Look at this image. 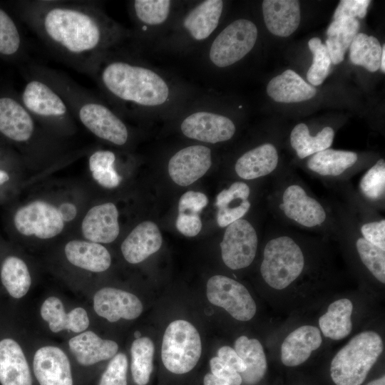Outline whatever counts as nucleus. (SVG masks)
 <instances>
[{"label": "nucleus", "instance_id": "nucleus-12", "mask_svg": "<svg viewBox=\"0 0 385 385\" xmlns=\"http://www.w3.org/2000/svg\"><path fill=\"white\" fill-rule=\"evenodd\" d=\"M14 222L19 233L40 239L52 238L60 234L64 227L58 208L41 200L20 207L14 215Z\"/></svg>", "mask_w": 385, "mask_h": 385}, {"label": "nucleus", "instance_id": "nucleus-19", "mask_svg": "<svg viewBox=\"0 0 385 385\" xmlns=\"http://www.w3.org/2000/svg\"><path fill=\"white\" fill-rule=\"evenodd\" d=\"M279 155L274 145L266 143L242 155L235 164L236 175L244 180H252L274 175Z\"/></svg>", "mask_w": 385, "mask_h": 385}, {"label": "nucleus", "instance_id": "nucleus-2", "mask_svg": "<svg viewBox=\"0 0 385 385\" xmlns=\"http://www.w3.org/2000/svg\"><path fill=\"white\" fill-rule=\"evenodd\" d=\"M269 201L273 216L283 225L339 239V224L329 202L315 196L296 174H274Z\"/></svg>", "mask_w": 385, "mask_h": 385}, {"label": "nucleus", "instance_id": "nucleus-45", "mask_svg": "<svg viewBox=\"0 0 385 385\" xmlns=\"http://www.w3.org/2000/svg\"><path fill=\"white\" fill-rule=\"evenodd\" d=\"M207 203L208 199L204 193L188 191L179 200L178 213L199 214Z\"/></svg>", "mask_w": 385, "mask_h": 385}, {"label": "nucleus", "instance_id": "nucleus-13", "mask_svg": "<svg viewBox=\"0 0 385 385\" xmlns=\"http://www.w3.org/2000/svg\"><path fill=\"white\" fill-rule=\"evenodd\" d=\"M180 128L186 137L210 143L230 140L236 129L227 117L205 111L190 115L184 119Z\"/></svg>", "mask_w": 385, "mask_h": 385}, {"label": "nucleus", "instance_id": "nucleus-18", "mask_svg": "<svg viewBox=\"0 0 385 385\" xmlns=\"http://www.w3.org/2000/svg\"><path fill=\"white\" fill-rule=\"evenodd\" d=\"M81 230L83 236L91 242H113L120 231L116 206L112 202H106L91 207L82 221Z\"/></svg>", "mask_w": 385, "mask_h": 385}, {"label": "nucleus", "instance_id": "nucleus-36", "mask_svg": "<svg viewBox=\"0 0 385 385\" xmlns=\"http://www.w3.org/2000/svg\"><path fill=\"white\" fill-rule=\"evenodd\" d=\"M1 279L9 294L16 299L24 297L31 284L26 263L14 256L8 257L4 261L1 269Z\"/></svg>", "mask_w": 385, "mask_h": 385}, {"label": "nucleus", "instance_id": "nucleus-50", "mask_svg": "<svg viewBox=\"0 0 385 385\" xmlns=\"http://www.w3.org/2000/svg\"><path fill=\"white\" fill-rule=\"evenodd\" d=\"M63 222H69L75 218L77 214L76 207L71 202H63L58 208Z\"/></svg>", "mask_w": 385, "mask_h": 385}, {"label": "nucleus", "instance_id": "nucleus-9", "mask_svg": "<svg viewBox=\"0 0 385 385\" xmlns=\"http://www.w3.org/2000/svg\"><path fill=\"white\" fill-rule=\"evenodd\" d=\"M258 242L257 230L249 220L241 218L230 224L220 244L224 264L232 270L249 267L256 257Z\"/></svg>", "mask_w": 385, "mask_h": 385}, {"label": "nucleus", "instance_id": "nucleus-1", "mask_svg": "<svg viewBox=\"0 0 385 385\" xmlns=\"http://www.w3.org/2000/svg\"><path fill=\"white\" fill-rule=\"evenodd\" d=\"M26 4V21L51 51L78 71L92 75L114 35L100 10L90 1H31Z\"/></svg>", "mask_w": 385, "mask_h": 385}, {"label": "nucleus", "instance_id": "nucleus-11", "mask_svg": "<svg viewBox=\"0 0 385 385\" xmlns=\"http://www.w3.org/2000/svg\"><path fill=\"white\" fill-rule=\"evenodd\" d=\"M339 227V239L350 242L359 260L379 283H385V250L365 240L359 232L350 214L342 204L334 207Z\"/></svg>", "mask_w": 385, "mask_h": 385}, {"label": "nucleus", "instance_id": "nucleus-21", "mask_svg": "<svg viewBox=\"0 0 385 385\" xmlns=\"http://www.w3.org/2000/svg\"><path fill=\"white\" fill-rule=\"evenodd\" d=\"M35 130L34 117L22 103L10 97L0 98V133L16 142L31 140Z\"/></svg>", "mask_w": 385, "mask_h": 385}, {"label": "nucleus", "instance_id": "nucleus-41", "mask_svg": "<svg viewBox=\"0 0 385 385\" xmlns=\"http://www.w3.org/2000/svg\"><path fill=\"white\" fill-rule=\"evenodd\" d=\"M19 31L10 16L0 9V53L11 56L16 53L21 47Z\"/></svg>", "mask_w": 385, "mask_h": 385}, {"label": "nucleus", "instance_id": "nucleus-3", "mask_svg": "<svg viewBox=\"0 0 385 385\" xmlns=\"http://www.w3.org/2000/svg\"><path fill=\"white\" fill-rule=\"evenodd\" d=\"M271 233L263 248L260 272L268 287L282 290L304 274L308 263L304 248L308 236L284 225L276 226Z\"/></svg>", "mask_w": 385, "mask_h": 385}, {"label": "nucleus", "instance_id": "nucleus-4", "mask_svg": "<svg viewBox=\"0 0 385 385\" xmlns=\"http://www.w3.org/2000/svg\"><path fill=\"white\" fill-rule=\"evenodd\" d=\"M91 76L98 77L103 88L118 100L144 106L165 102L169 88L154 71L123 61L98 66Z\"/></svg>", "mask_w": 385, "mask_h": 385}, {"label": "nucleus", "instance_id": "nucleus-30", "mask_svg": "<svg viewBox=\"0 0 385 385\" xmlns=\"http://www.w3.org/2000/svg\"><path fill=\"white\" fill-rule=\"evenodd\" d=\"M234 349L246 366L240 374L242 382L247 385L259 383L267 370V358L260 342L240 336L235 342Z\"/></svg>", "mask_w": 385, "mask_h": 385}, {"label": "nucleus", "instance_id": "nucleus-28", "mask_svg": "<svg viewBox=\"0 0 385 385\" xmlns=\"http://www.w3.org/2000/svg\"><path fill=\"white\" fill-rule=\"evenodd\" d=\"M267 93L280 103H297L313 98L316 88L292 70H286L274 77L267 84Z\"/></svg>", "mask_w": 385, "mask_h": 385}, {"label": "nucleus", "instance_id": "nucleus-5", "mask_svg": "<svg viewBox=\"0 0 385 385\" xmlns=\"http://www.w3.org/2000/svg\"><path fill=\"white\" fill-rule=\"evenodd\" d=\"M384 350L381 336L367 330L352 337L333 357L330 375L336 385H361Z\"/></svg>", "mask_w": 385, "mask_h": 385}, {"label": "nucleus", "instance_id": "nucleus-24", "mask_svg": "<svg viewBox=\"0 0 385 385\" xmlns=\"http://www.w3.org/2000/svg\"><path fill=\"white\" fill-rule=\"evenodd\" d=\"M262 13L267 29L275 36H290L300 23L299 1L265 0L262 1Z\"/></svg>", "mask_w": 385, "mask_h": 385}, {"label": "nucleus", "instance_id": "nucleus-22", "mask_svg": "<svg viewBox=\"0 0 385 385\" xmlns=\"http://www.w3.org/2000/svg\"><path fill=\"white\" fill-rule=\"evenodd\" d=\"M163 243L162 235L157 225L144 221L138 225L121 245V252L130 264L144 261L158 252Z\"/></svg>", "mask_w": 385, "mask_h": 385}, {"label": "nucleus", "instance_id": "nucleus-23", "mask_svg": "<svg viewBox=\"0 0 385 385\" xmlns=\"http://www.w3.org/2000/svg\"><path fill=\"white\" fill-rule=\"evenodd\" d=\"M251 188L244 181L234 182L216 196L217 208L216 219L220 227H226L233 222L243 218L251 208Z\"/></svg>", "mask_w": 385, "mask_h": 385}, {"label": "nucleus", "instance_id": "nucleus-37", "mask_svg": "<svg viewBox=\"0 0 385 385\" xmlns=\"http://www.w3.org/2000/svg\"><path fill=\"white\" fill-rule=\"evenodd\" d=\"M382 48L373 36L358 33L349 46V58L352 63L364 67L370 72L380 68Z\"/></svg>", "mask_w": 385, "mask_h": 385}, {"label": "nucleus", "instance_id": "nucleus-42", "mask_svg": "<svg viewBox=\"0 0 385 385\" xmlns=\"http://www.w3.org/2000/svg\"><path fill=\"white\" fill-rule=\"evenodd\" d=\"M128 359L123 353L116 354L101 376L98 385H127Z\"/></svg>", "mask_w": 385, "mask_h": 385}, {"label": "nucleus", "instance_id": "nucleus-44", "mask_svg": "<svg viewBox=\"0 0 385 385\" xmlns=\"http://www.w3.org/2000/svg\"><path fill=\"white\" fill-rule=\"evenodd\" d=\"M371 3L369 0H342L334 14V20L343 18L363 19Z\"/></svg>", "mask_w": 385, "mask_h": 385}, {"label": "nucleus", "instance_id": "nucleus-20", "mask_svg": "<svg viewBox=\"0 0 385 385\" xmlns=\"http://www.w3.org/2000/svg\"><path fill=\"white\" fill-rule=\"evenodd\" d=\"M322 342L321 332L313 325H302L290 332L280 349L281 361L286 366H297L304 363L312 351Z\"/></svg>", "mask_w": 385, "mask_h": 385}, {"label": "nucleus", "instance_id": "nucleus-48", "mask_svg": "<svg viewBox=\"0 0 385 385\" xmlns=\"http://www.w3.org/2000/svg\"><path fill=\"white\" fill-rule=\"evenodd\" d=\"M91 173L96 181L106 188H114L121 181V177L115 171L113 166L94 170Z\"/></svg>", "mask_w": 385, "mask_h": 385}, {"label": "nucleus", "instance_id": "nucleus-38", "mask_svg": "<svg viewBox=\"0 0 385 385\" xmlns=\"http://www.w3.org/2000/svg\"><path fill=\"white\" fill-rule=\"evenodd\" d=\"M131 373L137 385H146L153 371L154 344L146 337L136 339L132 344Z\"/></svg>", "mask_w": 385, "mask_h": 385}, {"label": "nucleus", "instance_id": "nucleus-15", "mask_svg": "<svg viewBox=\"0 0 385 385\" xmlns=\"http://www.w3.org/2000/svg\"><path fill=\"white\" fill-rule=\"evenodd\" d=\"M93 309L98 316L110 322H115L120 319H136L143 312V304L132 293L113 287H104L95 294Z\"/></svg>", "mask_w": 385, "mask_h": 385}, {"label": "nucleus", "instance_id": "nucleus-16", "mask_svg": "<svg viewBox=\"0 0 385 385\" xmlns=\"http://www.w3.org/2000/svg\"><path fill=\"white\" fill-rule=\"evenodd\" d=\"M358 161L355 152L329 148L308 157L306 168L324 180L342 183L352 175L350 171Z\"/></svg>", "mask_w": 385, "mask_h": 385}, {"label": "nucleus", "instance_id": "nucleus-14", "mask_svg": "<svg viewBox=\"0 0 385 385\" xmlns=\"http://www.w3.org/2000/svg\"><path fill=\"white\" fill-rule=\"evenodd\" d=\"M210 149L191 145L177 152L169 160L168 173L174 183L188 186L203 176L211 166Z\"/></svg>", "mask_w": 385, "mask_h": 385}, {"label": "nucleus", "instance_id": "nucleus-35", "mask_svg": "<svg viewBox=\"0 0 385 385\" xmlns=\"http://www.w3.org/2000/svg\"><path fill=\"white\" fill-rule=\"evenodd\" d=\"M359 196L376 210L384 208L385 203V160L379 159L369 168L358 183Z\"/></svg>", "mask_w": 385, "mask_h": 385}, {"label": "nucleus", "instance_id": "nucleus-55", "mask_svg": "<svg viewBox=\"0 0 385 385\" xmlns=\"http://www.w3.org/2000/svg\"><path fill=\"white\" fill-rule=\"evenodd\" d=\"M134 337H135V339H136L140 338V337H141V334H140V332L139 331H135V332H134Z\"/></svg>", "mask_w": 385, "mask_h": 385}, {"label": "nucleus", "instance_id": "nucleus-26", "mask_svg": "<svg viewBox=\"0 0 385 385\" xmlns=\"http://www.w3.org/2000/svg\"><path fill=\"white\" fill-rule=\"evenodd\" d=\"M68 346L77 361L84 366L112 359L118 349L115 342L103 339L92 331L82 332L71 338Z\"/></svg>", "mask_w": 385, "mask_h": 385}, {"label": "nucleus", "instance_id": "nucleus-31", "mask_svg": "<svg viewBox=\"0 0 385 385\" xmlns=\"http://www.w3.org/2000/svg\"><path fill=\"white\" fill-rule=\"evenodd\" d=\"M353 303L347 298H342L331 303L327 312L319 319V330L332 340H341L350 334L353 324L351 314Z\"/></svg>", "mask_w": 385, "mask_h": 385}, {"label": "nucleus", "instance_id": "nucleus-17", "mask_svg": "<svg viewBox=\"0 0 385 385\" xmlns=\"http://www.w3.org/2000/svg\"><path fill=\"white\" fill-rule=\"evenodd\" d=\"M33 366L40 385H73L69 359L58 347L38 349L34 356Z\"/></svg>", "mask_w": 385, "mask_h": 385}, {"label": "nucleus", "instance_id": "nucleus-6", "mask_svg": "<svg viewBox=\"0 0 385 385\" xmlns=\"http://www.w3.org/2000/svg\"><path fill=\"white\" fill-rule=\"evenodd\" d=\"M202 343L196 328L189 322L177 319L169 324L163 338L161 358L170 372L183 374L198 362Z\"/></svg>", "mask_w": 385, "mask_h": 385}, {"label": "nucleus", "instance_id": "nucleus-39", "mask_svg": "<svg viewBox=\"0 0 385 385\" xmlns=\"http://www.w3.org/2000/svg\"><path fill=\"white\" fill-rule=\"evenodd\" d=\"M308 46L313 54V63L308 69L307 78L311 84L319 86L330 72L331 58L326 46L319 38H311Z\"/></svg>", "mask_w": 385, "mask_h": 385}, {"label": "nucleus", "instance_id": "nucleus-25", "mask_svg": "<svg viewBox=\"0 0 385 385\" xmlns=\"http://www.w3.org/2000/svg\"><path fill=\"white\" fill-rule=\"evenodd\" d=\"M1 385H32L30 369L19 344L11 339L0 342Z\"/></svg>", "mask_w": 385, "mask_h": 385}, {"label": "nucleus", "instance_id": "nucleus-46", "mask_svg": "<svg viewBox=\"0 0 385 385\" xmlns=\"http://www.w3.org/2000/svg\"><path fill=\"white\" fill-rule=\"evenodd\" d=\"M210 366L212 374L225 381L230 385H240L242 383L240 373L225 364L217 356L212 357L210 359Z\"/></svg>", "mask_w": 385, "mask_h": 385}, {"label": "nucleus", "instance_id": "nucleus-47", "mask_svg": "<svg viewBox=\"0 0 385 385\" xmlns=\"http://www.w3.org/2000/svg\"><path fill=\"white\" fill-rule=\"evenodd\" d=\"M177 230L186 237L196 236L202 229V221L198 214L180 212L175 221Z\"/></svg>", "mask_w": 385, "mask_h": 385}, {"label": "nucleus", "instance_id": "nucleus-29", "mask_svg": "<svg viewBox=\"0 0 385 385\" xmlns=\"http://www.w3.org/2000/svg\"><path fill=\"white\" fill-rule=\"evenodd\" d=\"M65 254L72 265L93 272L106 271L111 263L107 249L91 241H70L65 246Z\"/></svg>", "mask_w": 385, "mask_h": 385}, {"label": "nucleus", "instance_id": "nucleus-52", "mask_svg": "<svg viewBox=\"0 0 385 385\" xmlns=\"http://www.w3.org/2000/svg\"><path fill=\"white\" fill-rule=\"evenodd\" d=\"M381 48H382V52H381V56L380 59V68L381 69V71L384 73L385 72V45L383 44Z\"/></svg>", "mask_w": 385, "mask_h": 385}, {"label": "nucleus", "instance_id": "nucleus-53", "mask_svg": "<svg viewBox=\"0 0 385 385\" xmlns=\"http://www.w3.org/2000/svg\"><path fill=\"white\" fill-rule=\"evenodd\" d=\"M366 385H385V376L383 375L379 379L369 382Z\"/></svg>", "mask_w": 385, "mask_h": 385}, {"label": "nucleus", "instance_id": "nucleus-27", "mask_svg": "<svg viewBox=\"0 0 385 385\" xmlns=\"http://www.w3.org/2000/svg\"><path fill=\"white\" fill-rule=\"evenodd\" d=\"M41 316L48 323L49 329L54 333L63 329L80 333L89 325V318L83 308L76 307L66 314L62 302L56 297H49L43 302Z\"/></svg>", "mask_w": 385, "mask_h": 385}, {"label": "nucleus", "instance_id": "nucleus-40", "mask_svg": "<svg viewBox=\"0 0 385 385\" xmlns=\"http://www.w3.org/2000/svg\"><path fill=\"white\" fill-rule=\"evenodd\" d=\"M170 1L168 0H136L133 8L137 18L148 25H157L164 22L170 12Z\"/></svg>", "mask_w": 385, "mask_h": 385}, {"label": "nucleus", "instance_id": "nucleus-34", "mask_svg": "<svg viewBox=\"0 0 385 385\" xmlns=\"http://www.w3.org/2000/svg\"><path fill=\"white\" fill-rule=\"evenodd\" d=\"M359 27L358 19L354 18L339 19L330 24L324 45L332 63L338 64L344 60V54L358 34Z\"/></svg>", "mask_w": 385, "mask_h": 385}, {"label": "nucleus", "instance_id": "nucleus-7", "mask_svg": "<svg viewBox=\"0 0 385 385\" xmlns=\"http://www.w3.org/2000/svg\"><path fill=\"white\" fill-rule=\"evenodd\" d=\"M257 29L247 19H237L226 26L215 38L210 59L217 67L230 66L242 59L255 46Z\"/></svg>", "mask_w": 385, "mask_h": 385}, {"label": "nucleus", "instance_id": "nucleus-10", "mask_svg": "<svg viewBox=\"0 0 385 385\" xmlns=\"http://www.w3.org/2000/svg\"><path fill=\"white\" fill-rule=\"evenodd\" d=\"M21 95V103L34 118L66 121L72 114L62 97L46 81L33 75Z\"/></svg>", "mask_w": 385, "mask_h": 385}, {"label": "nucleus", "instance_id": "nucleus-33", "mask_svg": "<svg viewBox=\"0 0 385 385\" xmlns=\"http://www.w3.org/2000/svg\"><path fill=\"white\" fill-rule=\"evenodd\" d=\"M335 132L332 127L323 128L315 135H310L308 126L303 123L296 125L289 135L291 147L299 159H304L329 148Z\"/></svg>", "mask_w": 385, "mask_h": 385}, {"label": "nucleus", "instance_id": "nucleus-43", "mask_svg": "<svg viewBox=\"0 0 385 385\" xmlns=\"http://www.w3.org/2000/svg\"><path fill=\"white\" fill-rule=\"evenodd\" d=\"M351 217L359 234L365 240L379 248L385 250V219L384 217L381 216L363 223L356 222L351 215Z\"/></svg>", "mask_w": 385, "mask_h": 385}, {"label": "nucleus", "instance_id": "nucleus-8", "mask_svg": "<svg viewBox=\"0 0 385 385\" xmlns=\"http://www.w3.org/2000/svg\"><path fill=\"white\" fill-rule=\"evenodd\" d=\"M207 297L211 304L223 308L238 321H249L257 312L256 303L247 289L225 275H215L208 279Z\"/></svg>", "mask_w": 385, "mask_h": 385}, {"label": "nucleus", "instance_id": "nucleus-32", "mask_svg": "<svg viewBox=\"0 0 385 385\" xmlns=\"http://www.w3.org/2000/svg\"><path fill=\"white\" fill-rule=\"evenodd\" d=\"M223 1L207 0L193 9L184 20V26L195 40L207 38L216 29L222 11Z\"/></svg>", "mask_w": 385, "mask_h": 385}, {"label": "nucleus", "instance_id": "nucleus-51", "mask_svg": "<svg viewBox=\"0 0 385 385\" xmlns=\"http://www.w3.org/2000/svg\"><path fill=\"white\" fill-rule=\"evenodd\" d=\"M204 385H230L225 381L220 379L212 374H207L203 379Z\"/></svg>", "mask_w": 385, "mask_h": 385}, {"label": "nucleus", "instance_id": "nucleus-49", "mask_svg": "<svg viewBox=\"0 0 385 385\" xmlns=\"http://www.w3.org/2000/svg\"><path fill=\"white\" fill-rule=\"evenodd\" d=\"M217 357L240 374L246 369L244 362L235 350L229 346L220 347L217 351Z\"/></svg>", "mask_w": 385, "mask_h": 385}, {"label": "nucleus", "instance_id": "nucleus-54", "mask_svg": "<svg viewBox=\"0 0 385 385\" xmlns=\"http://www.w3.org/2000/svg\"><path fill=\"white\" fill-rule=\"evenodd\" d=\"M9 180V174L4 171L0 170V185L4 184V183L7 182Z\"/></svg>", "mask_w": 385, "mask_h": 385}]
</instances>
